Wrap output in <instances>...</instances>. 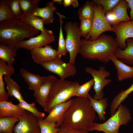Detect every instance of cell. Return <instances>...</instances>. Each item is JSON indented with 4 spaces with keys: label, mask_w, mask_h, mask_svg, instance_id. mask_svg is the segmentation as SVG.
I'll list each match as a JSON object with an SVG mask.
<instances>
[{
    "label": "cell",
    "mask_w": 133,
    "mask_h": 133,
    "mask_svg": "<svg viewBox=\"0 0 133 133\" xmlns=\"http://www.w3.org/2000/svg\"><path fill=\"white\" fill-rule=\"evenodd\" d=\"M96 116V112L88 99L77 97L65 112L62 125L88 133L89 127Z\"/></svg>",
    "instance_id": "cell-1"
},
{
    "label": "cell",
    "mask_w": 133,
    "mask_h": 133,
    "mask_svg": "<svg viewBox=\"0 0 133 133\" xmlns=\"http://www.w3.org/2000/svg\"><path fill=\"white\" fill-rule=\"evenodd\" d=\"M118 47L116 40L112 36L101 35L94 40L82 39L79 53L84 59L106 63Z\"/></svg>",
    "instance_id": "cell-2"
},
{
    "label": "cell",
    "mask_w": 133,
    "mask_h": 133,
    "mask_svg": "<svg viewBox=\"0 0 133 133\" xmlns=\"http://www.w3.org/2000/svg\"><path fill=\"white\" fill-rule=\"evenodd\" d=\"M40 31L21 22L19 19L0 22V43L16 48L26 38L30 39Z\"/></svg>",
    "instance_id": "cell-3"
},
{
    "label": "cell",
    "mask_w": 133,
    "mask_h": 133,
    "mask_svg": "<svg viewBox=\"0 0 133 133\" xmlns=\"http://www.w3.org/2000/svg\"><path fill=\"white\" fill-rule=\"evenodd\" d=\"M80 85L78 82L58 79L51 90L47 100L45 111L49 113L55 105L66 102L75 96Z\"/></svg>",
    "instance_id": "cell-4"
},
{
    "label": "cell",
    "mask_w": 133,
    "mask_h": 133,
    "mask_svg": "<svg viewBox=\"0 0 133 133\" xmlns=\"http://www.w3.org/2000/svg\"><path fill=\"white\" fill-rule=\"evenodd\" d=\"M131 118L128 109L121 104L114 114L105 122L102 123H92L89 131L96 130L105 133H120L119 130L120 127L127 125Z\"/></svg>",
    "instance_id": "cell-5"
},
{
    "label": "cell",
    "mask_w": 133,
    "mask_h": 133,
    "mask_svg": "<svg viewBox=\"0 0 133 133\" xmlns=\"http://www.w3.org/2000/svg\"><path fill=\"white\" fill-rule=\"evenodd\" d=\"M64 29L66 34L65 40L66 48L69 54L68 62L75 65L81 47L82 36L79 27L77 23L68 22L65 24Z\"/></svg>",
    "instance_id": "cell-6"
},
{
    "label": "cell",
    "mask_w": 133,
    "mask_h": 133,
    "mask_svg": "<svg viewBox=\"0 0 133 133\" xmlns=\"http://www.w3.org/2000/svg\"><path fill=\"white\" fill-rule=\"evenodd\" d=\"M94 14L91 30L85 39L94 40L97 39L103 32H114L111 25L108 22L101 6L94 3Z\"/></svg>",
    "instance_id": "cell-7"
},
{
    "label": "cell",
    "mask_w": 133,
    "mask_h": 133,
    "mask_svg": "<svg viewBox=\"0 0 133 133\" xmlns=\"http://www.w3.org/2000/svg\"><path fill=\"white\" fill-rule=\"evenodd\" d=\"M99 70L90 67L85 68V72L90 74L93 77V89L95 92L93 98L97 100L103 98L104 95L103 89L111 81V79L106 78L110 77L111 73L105 70V66H99Z\"/></svg>",
    "instance_id": "cell-8"
},
{
    "label": "cell",
    "mask_w": 133,
    "mask_h": 133,
    "mask_svg": "<svg viewBox=\"0 0 133 133\" xmlns=\"http://www.w3.org/2000/svg\"><path fill=\"white\" fill-rule=\"evenodd\" d=\"M41 65L46 70L57 75L61 79L73 76L77 72L75 65L68 62L65 63L59 57Z\"/></svg>",
    "instance_id": "cell-9"
},
{
    "label": "cell",
    "mask_w": 133,
    "mask_h": 133,
    "mask_svg": "<svg viewBox=\"0 0 133 133\" xmlns=\"http://www.w3.org/2000/svg\"><path fill=\"white\" fill-rule=\"evenodd\" d=\"M55 41V37L53 31L45 28L44 32L35 37L27 40H24L17 46L18 49L20 48L30 50L36 48H40L49 45Z\"/></svg>",
    "instance_id": "cell-10"
},
{
    "label": "cell",
    "mask_w": 133,
    "mask_h": 133,
    "mask_svg": "<svg viewBox=\"0 0 133 133\" xmlns=\"http://www.w3.org/2000/svg\"><path fill=\"white\" fill-rule=\"evenodd\" d=\"M25 116L15 125L13 133H40L38 119L26 111Z\"/></svg>",
    "instance_id": "cell-11"
},
{
    "label": "cell",
    "mask_w": 133,
    "mask_h": 133,
    "mask_svg": "<svg viewBox=\"0 0 133 133\" xmlns=\"http://www.w3.org/2000/svg\"><path fill=\"white\" fill-rule=\"evenodd\" d=\"M128 6L126 0H120L112 9L105 14L106 19L112 26L120 23L130 20L127 10Z\"/></svg>",
    "instance_id": "cell-12"
},
{
    "label": "cell",
    "mask_w": 133,
    "mask_h": 133,
    "mask_svg": "<svg viewBox=\"0 0 133 133\" xmlns=\"http://www.w3.org/2000/svg\"><path fill=\"white\" fill-rule=\"evenodd\" d=\"M116 36L118 47L124 49L126 46V40L133 38V20L119 23L112 26Z\"/></svg>",
    "instance_id": "cell-13"
},
{
    "label": "cell",
    "mask_w": 133,
    "mask_h": 133,
    "mask_svg": "<svg viewBox=\"0 0 133 133\" xmlns=\"http://www.w3.org/2000/svg\"><path fill=\"white\" fill-rule=\"evenodd\" d=\"M30 51L33 61L40 65L52 61L58 57L57 50L49 45L34 48Z\"/></svg>",
    "instance_id": "cell-14"
},
{
    "label": "cell",
    "mask_w": 133,
    "mask_h": 133,
    "mask_svg": "<svg viewBox=\"0 0 133 133\" xmlns=\"http://www.w3.org/2000/svg\"><path fill=\"white\" fill-rule=\"evenodd\" d=\"M58 79L54 76L50 75L45 82L36 91L34 92L33 95L36 102L45 111L47 100L52 87Z\"/></svg>",
    "instance_id": "cell-15"
},
{
    "label": "cell",
    "mask_w": 133,
    "mask_h": 133,
    "mask_svg": "<svg viewBox=\"0 0 133 133\" xmlns=\"http://www.w3.org/2000/svg\"><path fill=\"white\" fill-rule=\"evenodd\" d=\"M73 99L69 100L65 102L56 105L49 113L44 121L56 124V128H59L62 125L63 116L66 110L71 105Z\"/></svg>",
    "instance_id": "cell-16"
},
{
    "label": "cell",
    "mask_w": 133,
    "mask_h": 133,
    "mask_svg": "<svg viewBox=\"0 0 133 133\" xmlns=\"http://www.w3.org/2000/svg\"><path fill=\"white\" fill-rule=\"evenodd\" d=\"M26 110L12 101H0V117H16L21 119L25 115Z\"/></svg>",
    "instance_id": "cell-17"
},
{
    "label": "cell",
    "mask_w": 133,
    "mask_h": 133,
    "mask_svg": "<svg viewBox=\"0 0 133 133\" xmlns=\"http://www.w3.org/2000/svg\"><path fill=\"white\" fill-rule=\"evenodd\" d=\"M19 74L27 84L29 89L33 92L37 90L48 78V76H41L31 73L23 67L20 70Z\"/></svg>",
    "instance_id": "cell-18"
},
{
    "label": "cell",
    "mask_w": 133,
    "mask_h": 133,
    "mask_svg": "<svg viewBox=\"0 0 133 133\" xmlns=\"http://www.w3.org/2000/svg\"><path fill=\"white\" fill-rule=\"evenodd\" d=\"M110 61L113 63L116 70L117 77L119 81L133 78V67L131 66L118 59L114 54L110 57Z\"/></svg>",
    "instance_id": "cell-19"
},
{
    "label": "cell",
    "mask_w": 133,
    "mask_h": 133,
    "mask_svg": "<svg viewBox=\"0 0 133 133\" xmlns=\"http://www.w3.org/2000/svg\"><path fill=\"white\" fill-rule=\"evenodd\" d=\"M56 9L53 2H48L46 6L43 8L38 7L32 15L42 18L44 24L49 25L53 22L54 14Z\"/></svg>",
    "instance_id": "cell-20"
},
{
    "label": "cell",
    "mask_w": 133,
    "mask_h": 133,
    "mask_svg": "<svg viewBox=\"0 0 133 133\" xmlns=\"http://www.w3.org/2000/svg\"><path fill=\"white\" fill-rule=\"evenodd\" d=\"M126 46L124 49L118 47L114 55L124 63L128 65L133 64V38L127 39Z\"/></svg>",
    "instance_id": "cell-21"
},
{
    "label": "cell",
    "mask_w": 133,
    "mask_h": 133,
    "mask_svg": "<svg viewBox=\"0 0 133 133\" xmlns=\"http://www.w3.org/2000/svg\"><path fill=\"white\" fill-rule=\"evenodd\" d=\"M87 98L89 100L93 109L97 114L99 120H105L106 111L108 105L107 98H103L97 100L92 97L89 94Z\"/></svg>",
    "instance_id": "cell-22"
},
{
    "label": "cell",
    "mask_w": 133,
    "mask_h": 133,
    "mask_svg": "<svg viewBox=\"0 0 133 133\" xmlns=\"http://www.w3.org/2000/svg\"><path fill=\"white\" fill-rule=\"evenodd\" d=\"M3 79L6 84L7 93L9 97H13L19 102L24 100L20 92L21 87L11 77L4 75Z\"/></svg>",
    "instance_id": "cell-23"
},
{
    "label": "cell",
    "mask_w": 133,
    "mask_h": 133,
    "mask_svg": "<svg viewBox=\"0 0 133 133\" xmlns=\"http://www.w3.org/2000/svg\"><path fill=\"white\" fill-rule=\"evenodd\" d=\"M18 50L16 48L0 43V59L5 62L8 65L13 66Z\"/></svg>",
    "instance_id": "cell-24"
},
{
    "label": "cell",
    "mask_w": 133,
    "mask_h": 133,
    "mask_svg": "<svg viewBox=\"0 0 133 133\" xmlns=\"http://www.w3.org/2000/svg\"><path fill=\"white\" fill-rule=\"evenodd\" d=\"M133 92V83L127 89L122 90L116 95L111 102L110 107V115L112 116L120 105Z\"/></svg>",
    "instance_id": "cell-25"
},
{
    "label": "cell",
    "mask_w": 133,
    "mask_h": 133,
    "mask_svg": "<svg viewBox=\"0 0 133 133\" xmlns=\"http://www.w3.org/2000/svg\"><path fill=\"white\" fill-rule=\"evenodd\" d=\"M56 13L59 17L60 24L58 45L57 51L58 57L61 58L62 56L65 55L68 52L66 48L65 41L64 37L62 27L63 23V18H66V17L59 12H56Z\"/></svg>",
    "instance_id": "cell-26"
},
{
    "label": "cell",
    "mask_w": 133,
    "mask_h": 133,
    "mask_svg": "<svg viewBox=\"0 0 133 133\" xmlns=\"http://www.w3.org/2000/svg\"><path fill=\"white\" fill-rule=\"evenodd\" d=\"M40 1V0H19L23 13L21 18L23 17L32 15L39 7Z\"/></svg>",
    "instance_id": "cell-27"
},
{
    "label": "cell",
    "mask_w": 133,
    "mask_h": 133,
    "mask_svg": "<svg viewBox=\"0 0 133 133\" xmlns=\"http://www.w3.org/2000/svg\"><path fill=\"white\" fill-rule=\"evenodd\" d=\"M19 19L24 24L39 31L41 32H43L45 31V28L44 26L43 21L39 17L32 15L23 17Z\"/></svg>",
    "instance_id": "cell-28"
},
{
    "label": "cell",
    "mask_w": 133,
    "mask_h": 133,
    "mask_svg": "<svg viewBox=\"0 0 133 133\" xmlns=\"http://www.w3.org/2000/svg\"><path fill=\"white\" fill-rule=\"evenodd\" d=\"M94 3L92 1H87L80 8L78 14L80 20L84 19H93L94 14Z\"/></svg>",
    "instance_id": "cell-29"
},
{
    "label": "cell",
    "mask_w": 133,
    "mask_h": 133,
    "mask_svg": "<svg viewBox=\"0 0 133 133\" xmlns=\"http://www.w3.org/2000/svg\"><path fill=\"white\" fill-rule=\"evenodd\" d=\"M20 119L16 117H0V132L13 133L15 125Z\"/></svg>",
    "instance_id": "cell-30"
},
{
    "label": "cell",
    "mask_w": 133,
    "mask_h": 133,
    "mask_svg": "<svg viewBox=\"0 0 133 133\" xmlns=\"http://www.w3.org/2000/svg\"><path fill=\"white\" fill-rule=\"evenodd\" d=\"M15 70L13 66L8 65L5 61L0 59V89L5 88L3 81L4 76L11 77L14 73Z\"/></svg>",
    "instance_id": "cell-31"
},
{
    "label": "cell",
    "mask_w": 133,
    "mask_h": 133,
    "mask_svg": "<svg viewBox=\"0 0 133 133\" xmlns=\"http://www.w3.org/2000/svg\"><path fill=\"white\" fill-rule=\"evenodd\" d=\"M16 19L9 7L8 0H0V22Z\"/></svg>",
    "instance_id": "cell-32"
},
{
    "label": "cell",
    "mask_w": 133,
    "mask_h": 133,
    "mask_svg": "<svg viewBox=\"0 0 133 133\" xmlns=\"http://www.w3.org/2000/svg\"><path fill=\"white\" fill-rule=\"evenodd\" d=\"M18 104L25 110L31 113L38 119H43L45 116L44 113L38 110L34 103H29L24 100L19 102Z\"/></svg>",
    "instance_id": "cell-33"
},
{
    "label": "cell",
    "mask_w": 133,
    "mask_h": 133,
    "mask_svg": "<svg viewBox=\"0 0 133 133\" xmlns=\"http://www.w3.org/2000/svg\"><path fill=\"white\" fill-rule=\"evenodd\" d=\"M40 133H57L59 128H56V124L45 122L42 119H38Z\"/></svg>",
    "instance_id": "cell-34"
},
{
    "label": "cell",
    "mask_w": 133,
    "mask_h": 133,
    "mask_svg": "<svg viewBox=\"0 0 133 133\" xmlns=\"http://www.w3.org/2000/svg\"><path fill=\"white\" fill-rule=\"evenodd\" d=\"M94 84V80L92 79L83 84L80 85L77 89L75 96L87 98L88 92Z\"/></svg>",
    "instance_id": "cell-35"
},
{
    "label": "cell",
    "mask_w": 133,
    "mask_h": 133,
    "mask_svg": "<svg viewBox=\"0 0 133 133\" xmlns=\"http://www.w3.org/2000/svg\"><path fill=\"white\" fill-rule=\"evenodd\" d=\"M120 0H93L95 4L102 7L105 14L114 8Z\"/></svg>",
    "instance_id": "cell-36"
},
{
    "label": "cell",
    "mask_w": 133,
    "mask_h": 133,
    "mask_svg": "<svg viewBox=\"0 0 133 133\" xmlns=\"http://www.w3.org/2000/svg\"><path fill=\"white\" fill-rule=\"evenodd\" d=\"M8 1L9 7L12 14L16 19H20L23 13L19 0H8Z\"/></svg>",
    "instance_id": "cell-37"
},
{
    "label": "cell",
    "mask_w": 133,
    "mask_h": 133,
    "mask_svg": "<svg viewBox=\"0 0 133 133\" xmlns=\"http://www.w3.org/2000/svg\"><path fill=\"white\" fill-rule=\"evenodd\" d=\"M92 19H84L80 20L79 29L82 36L85 38L89 35L91 30Z\"/></svg>",
    "instance_id": "cell-38"
},
{
    "label": "cell",
    "mask_w": 133,
    "mask_h": 133,
    "mask_svg": "<svg viewBox=\"0 0 133 133\" xmlns=\"http://www.w3.org/2000/svg\"><path fill=\"white\" fill-rule=\"evenodd\" d=\"M59 130L57 133H88L82 131L76 130L65 127L62 125L60 126Z\"/></svg>",
    "instance_id": "cell-39"
},
{
    "label": "cell",
    "mask_w": 133,
    "mask_h": 133,
    "mask_svg": "<svg viewBox=\"0 0 133 133\" xmlns=\"http://www.w3.org/2000/svg\"><path fill=\"white\" fill-rule=\"evenodd\" d=\"M63 4L65 7L69 6L72 5L74 8L79 7L78 1L77 0H64Z\"/></svg>",
    "instance_id": "cell-40"
},
{
    "label": "cell",
    "mask_w": 133,
    "mask_h": 133,
    "mask_svg": "<svg viewBox=\"0 0 133 133\" xmlns=\"http://www.w3.org/2000/svg\"><path fill=\"white\" fill-rule=\"evenodd\" d=\"M127 2L128 6L131 9L130 12L131 20H133V0H126Z\"/></svg>",
    "instance_id": "cell-41"
},
{
    "label": "cell",
    "mask_w": 133,
    "mask_h": 133,
    "mask_svg": "<svg viewBox=\"0 0 133 133\" xmlns=\"http://www.w3.org/2000/svg\"><path fill=\"white\" fill-rule=\"evenodd\" d=\"M52 2H57L60 4H63V0H52Z\"/></svg>",
    "instance_id": "cell-42"
},
{
    "label": "cell",
    "mask_w": 133,
    "mask_h": 133,
    "mask_svg": "<svg viewBox=\"0 0 133 133\" xmlns=\"http://www.w3.org/2000/svg\"><path fill=\"white\" fill-rule=\"evenodd\" d=\"M0 133H8L6 132H0Z\"/></svg>",
    "instance_id": "cell-43"
}]
</instances>
